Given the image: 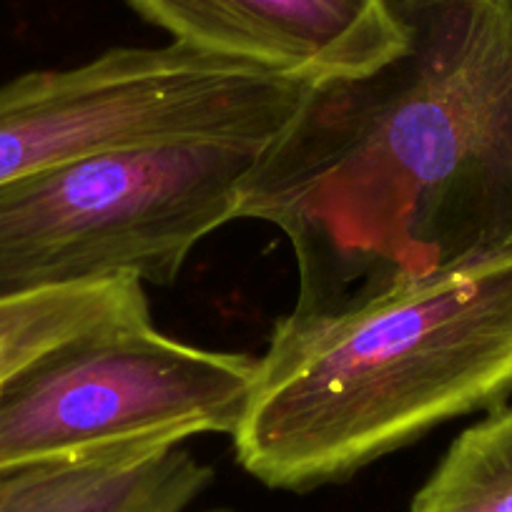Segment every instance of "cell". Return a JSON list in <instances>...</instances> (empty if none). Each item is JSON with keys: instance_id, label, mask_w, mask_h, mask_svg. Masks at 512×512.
<instances>
[{"instance_id": "3", "label": "cell", "mask_w": 512, "mask_h": 512, "mask_svg": "<svg viewBox=\"0 0 512 512\" xmlns=\"http://www.w3.org/2000/svg\"><path fill=\"white\" fill-rule=\"evenodd\" d=\"M264 146L111 149L0 186V297L113 279L169 287L206 236L239 219Z\"/></svg>"}, {"instance_id": "1", "label": "cell", "mask_w": 512, "mask_h": 512, "mask_svg": "<svg viewBox=\"0 0 512 512\" xmlns=\"http://www.w3.org/2000/svg\"><path fill=\"white\" fill-rule=\"evenodd\" d=\"M379 66L309 88L241 186L287 236L289 319L344 312L512 249V0H384Z\"/></svg>"}, {"instance_id": "8", "label": "cell", "mask_w": 512, "mask_h": 512, "mask_svg": "<svg viewBox=\"0 0 512 512\" xmlns=\"http://www.w3.org/2000/svg\"><path fill=\"white\" fill-rule=\"evenodd\" d=\"M144 307L149 299L136 279L0 297V387L56 344Z\"/></svg>"}, {"instance_id": "10", "label": "cell", "mask_w": 512, "mask_h": 512, "mask_svg": "<svg viewBox=\"0 0 512 512\" xmlns=\"http://www.w3.org/2000/svg\"><path fill=\"white\" fill-rule=\"evenodd\" d=\"M199 512H236L231 507H209V510H199Z\"/></svg>"}, {"instance_id": "4", "label": "cell", "mask_w": 512, "mask_h": 512, "mask_svg": "<svg viewBox=\"0 0 512 512\" xmlns=\"http://www.w3.org/2000/svg\"><path fill=\"white\" fill-rule=\"evenodd\" d=\"M259 357L159 332L151 309L96 324L0 387V470L234 435Z\"/></svg>"}, {"instance_id": "6", "label": "cell", "mask_w": 512, "mask_h": 512, "mask_svg": "<svg viewBox=\"0 0 512 512\" xmlns=\"http://www.w3.org/2000/svg\"><path fill=\"white\" fill-rule=\"evenodd\" d=\"M174 43L287 76H359L405 43L384 0H126Z\"/></svg>"}, {"instance_id": "2", "label": "cell", "mask_w": 512, "mask_h": 512, "mask_svg": "<svg viewBox=\"0 0 512 512\" xmlns=\"http://www.w3.org/2000/svg\"><path fill=\"white\" fill-rule=\"evenodd\" d=\"M510 395L507 249L329 317H284L231 442L254 480L309 492Z\"/></svg>"}, {"instance_id": "7", "label": "cell", "mask_w": 512, "mask_h": 512, "mask_svg": "<svg viewBox=\"0 0 512 512\" xmlns=\"http://www.w3.org/2000/svg\"><path fill=\"white\" fill-rule=\"evenodd\" d=\"M214 470L181 445L0 470V512H186Z\"/></svg>"}, {"instance_id": "5", "label": "cell", "mask_w": 512, "mask_h": 512, "mask_svg": "<svg viewBox=\"0 0 512 512\" xmlns=\"http://www.w3.org/2000/svg\"><path fill=\"white\" fill-rule=\"evenodd\" d=\"M219 126V86L199 53L111 48L0 86V186L101 151L211 139Z\"/></svg>"}, {"instance_id": "9", "label": "cell", "mask_w": 512, "mask_h": 512, "mask_svg": "<svg viewBox=\"0 0 512 512\" xmlns=\"http://www.w3.org/2000/svg\"><path fill=\"white\" fill-rule=\"evenodd\" d=\"M410 512H512V407L485 412L457 435Z\"/></svg>"}]
</instances>
